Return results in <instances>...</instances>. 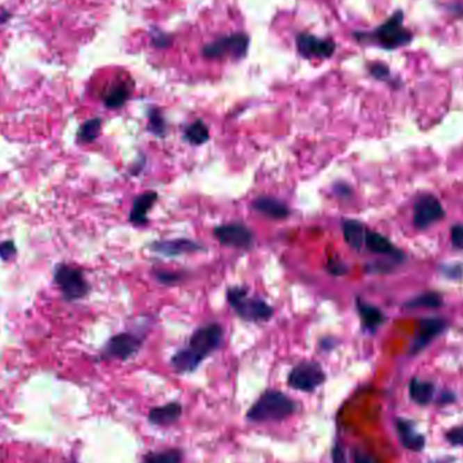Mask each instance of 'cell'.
Returning a JSON list of instances; mask_svg holds the SVG:
<instances>
[{
	"instance_id": "2",
	"label": "cell",
	"mask_w": 463,
	"mask_h": 463,
	"mask_svg": "<svg viewBox=\"0 0 463 463\" xmlns=\"http://www.w3.org/2000/svg\"><path fill=\"white\" fill-rule=\"evenodd\" d=\"M295 412L294 401L281 391L268 390L248 412V419L252 421H279Z\"/></svg>"
},
{
	"instance_id": "31",
	"label": "cell",
	"mask_w": 463,
	"mask_h": 463,
	"mask_svg": "<svg viewBox=\"0 0 463 463\" xmlns=\"http://www.w3.org/2000/svg\"><path fill=\"white\" fill-rule=\"evenodd\" d=\"M152 45L159 48V49H165L167 47L171 45V37L160 30L152 31Z\"/></svg>"
},
{
	"instance_id": "23",
	"label": "cell",
	"mask_w": 463,
	"mask_h": 463,
	"mask_svg": "<svg viewBox=\"0 0 463 463\" xmlns=\"http://www.w3.org/2000/svg\"><path fill=\"white\" fill-rule=\"evenodd\" d=\"M210 133L205 122L201 120L194 121L184 130V140L193 145H202L209 141Z\"/></svg>"
},
{
	"instance_id": "32",
	"label": "cell",
	"mask_w": 463,
	"mask_h": 463,
	"mask_svg": "<svg viewBox=\"0 0 463 463\" xmlns=\"http://www.w3.org/2000/svg\"><path fill=\"white\" fill-rule=\"evenodd\" d=\"M15 254H17V247H15L14 241L6 240V241L0 243V257L3 260H10L15 257Z\"/></svg>"
},
{
	"instance_id": "7",
	"label": "cell",
	"mask_w": 463,
	"mask_h": 463,
	"mask_svg": "<svg viewBox=\"0 0 463 463\" xmlns=\"http://www.w3.org/2000/svg\"><path fill=\"white\" fill-rule=\"evenodd\" d=\"M214 237L220 244L237 250H251L255 243L254 232L241 222L220 225L214 229Z\"/></svg>"
},
{
	"instance_id": "38",
	"label": "cell",
	"mask_w": 463,
	"mask_h": 463,
	"mask_svg": "<svg viewBox=\"0 0 463 463\" xmlns=\"http://www.w3.org/2000/svg\"><path fill=\"white\" fill-rule=\"evenodd\" d=\"M446 277H450V278H460L462 275V267L461 266H451L448 268H444L443 270Z\"/></svg>"
},
{
	"instance_id": "14",
	"label": "cell",
	"mask_w": 463,
	"mask_h": 463,
	"mask_svg": "<svg viewBox=\"0 0 463 463\" xmlns=\"http://www.w3.org/2000/svg\"><path fill=\"white\" fill-rule=\"evenodd\" d=\"M157 193L156 191H145L140 195H137L133 201V207L129 216V221L133 225L143 227L148 222V213L154 207L157 201Z\"/></svg>"
},
{
	"instance_id": "8",
	"label": "cell",
	"mask_w": 463,
	"mask_h": 463,
	"mask_svg": "<svg viewBox=\"0 0 463 463\" xmlns=\"http://www.w3.org/2000/svg\"><path fill=\"white\" fill-rule=\"evenodd\" d=\"M444 217V209L434 195H423L413 207V224L419 229H425Z\"/></svg>"
},
{
	"instance_id": "16",
	"label": "cell",
	"mask_w": 463,
	"mask_h": 463,
	"mask_svg": "<svg viewBox=\"0 0 463 463\" xmlns=\"http://www.w3.org/2000/svg\"><path fill=\"white\" fill-rule=\"evenodd\" d=\"M252 209L271 220H286L290 216L289 206L274 197H257Z\"/></svg>"
},
{
	"instance_id": "12",
	"label": "cell",
	"mask_w": 463,
	"mask_h": 463,
	"mask_svg": "<svg viewBox=\"0 0 463 463\" xmlns=\"http://www.w3.org/2000/svg\"><path fill=\"white\" fill-rule=\"evenodd\" d=\"M151 250L154 254L165 257H177L194 254L200 251H206L205 245L198 241L188 238H174V240H163L154 241L151 244Z\"/></svg>"
},
{
	"instance_id": "20",
	"label": "cell",
	"mask_w": 463,
	"mask_h": 463,
	"mask_svg": "<svg viewBox=\"0 0 463 463\" xmlns=\"http://www.w3.org/2000/svg\"><path fill=\"white\" fill-rule=\"evenodd\" d=\"M409 396L412 401L419 405H428L435 396V385L428 381L413 378L409 384Z\"/></svg>"
},
{
	"instance_id": "27",
	"label": "cell",
	"mask_w": 463,
	"mask_h": 463,
	"mask_svg": "<svg viewBox=\"0 0 463 463\" xmlns=\"http://www.w3.org/2000/svg\"><path fill=\"white\" fill-rule=\"evenodd\" d=\"M202 54L205 56L206 58H221L227 54H229V48H228V40L227 37L218 38L210 44H207L205 48L202 49Z\"/></svg>"
},
{
	"instance_id": "13",
	"label": "cell",
	"mask_w": 463,
	"mask_h": 463,
	"mask_svg": "<svg viewBox=\"0 0 463 463\" xmlns=\"http://www.w3.org/2000/svg\"><path fill=\"white\" fill-rule=\"evenodd\" d=\"M396 430L401 444L413 453H420L425 447V437L420 434L414 423L407 419L396 420Z\"/></svg>"
},
{
	"instance_id": "3",
	"label": "cell",
	"mask_w": 463,
	"mask_h": 463,
	"mask_svg": "<svg viewBox=\"0 0 463 463\" xmlns=\"http://www.w3.org/2000/svg\"><path fill=\"white\" fill-rule=\"evenodd\" d=\"M227 298L236 314L245 321L263 323L274 316L273 307L261 298L250 297L245 287H231L227 293Z\"/></svg>"
},
{
	"instance_id": "6",
	"label": "cell",
	"mask_w": 463,
	"mask_h": 463,
	"mask_svg": "<svg viewBox=\"0 0 463 463\" xmlns=\"http://www.w3.org/2000/svg\"><path fill=\"white\" fill-rule=\"evenodd\" d=\"M325 381L323 367L316 362H302L289 374V386L300 391H313Z\"/></svg>"
},
{
	"instance_id": "29",
	"label": "cell",
	"mask_w": 463,
	"mask_h": 463,
	"mask_svg": "<svg viewBox=\"0 0 463 463\" xmlns=\"http://www.w3.org/2000/svg\"><path fill=\"white\" fill-rule=\"evenodd\" d=\"M327 271L334 277H343L348 273V267L339 257H330L327 263Z\"/></svg>"
},
{
	"instance_id": "24",
	"label": "cell",
	"mask_w": 463,
	"mask_h": 463,
	"mask_svg": "<svg viewBox=\"0 0 463 463\" xmlns=\"http://www.w3.org/2000/svg\"><path fill=\"white\" fill-rule=\"evenodd\" d=\"M102 129V120L101 118H91L86 121L77 131V141L81 144H88L95 141L99 137Z\"/></svg>"
},
{
	"instance_id": "9",
	"label": "cell",
	"mask_w": 463,
	"mask_h": 463,
	"mask_svg": "<svg viewBox=\"0 0 463 463\" xmlns=\"http://www.w3.org/2000/svg\"><path fill=\"white\" fill-rule=\"evenodd\" d=\"M141 346H143V340L140 337H137L134 334L124 332V334L113 336L107 341L103 354L108 358L129 359L130 357H133L138 352Z\"/></svg>"
},
{
	"instance_id": "35",
	"label": "cell",
	"mask_w": 463,
	"mask_h": 463,
	"mask_svg": "<svg viewBox=\"0 0 463 463\" xmlns=\"http://www.w3.org/2000/svg\"><path fill=\"white\" fill-rule=\"evenodd\" d=\"M451 241L458 250H463V225H455L451 228Z\"/></svg>"
},
{
	"instance_id": "30",
	"label": "cell",
	"mask_w": 463,
	"mask_h": 463,
	"mask_svg": "<svg viewBox=\"0 0 463 463\" xmlns=\"http://www.w3.org/2000/svg\"><path fill=\"white\" fill-rule=\"evenodd\" d=\"M154 278L161 284H175L179 282L181 275L170 271H154Z\"/></svg>"
},
{
	"instance_id": "4",
	"label": "cell",
	"mask_w": 463,
	"mask_h": 463,
	"mask_svg": "<svg viewBox=\"0 0 463 463\" xmlns=\"http://www.w3.org/2000/svg\"><path fill=\"white\" fill-rule=\"evenodd\" d=\"M54 282L67 301H77L90 293V283L81 270L74 266L60 264L54 270Z\"/></svg>"
},
{
	"instance_id": "10",
	"label": "cell",
	"mask_w": 463,
	"mask_h": 463,
	"mask_svg": "<svg viewBox=\"0 0 463 463\" xmlns=\"http://www.w3.org/2000/svg\"><path fill=\"white\" fill-rule=\"evenodd\" d=\"M447 323L439 317H425L420 321L417 334L413 337L409 352L412 355L420 354L435 337L444 332Z\"/></svg>"
},
{
	"instance_id": "15",
	"label": "cell",
	"mask_w": 463,
	"mask_h": 463,
	"mask_svg": "<svg viewBox=\"0 0 463 463\" xmlns=\"http://www.w3.org/2000/svg\"><path fill=\"white\" fill-rule=\"evenodd\" d=\"M364 247L373 254L387 255V257H393L396 261H400L404 259V254L400 250H397L390 243L389 238H386L384 234H381L378 232L367 231L366 238H364Z\"/></svg>"
},
{
	"instance_id": "11",
	"label": "cell",
	"mask_w": 463,
	"mask_h": 463,
	"mask_svg": "<svg viewBox=\"0 0 463 463\" xmlns=\"http://www.w3.org/2000/svg\"><path fill=\"white\" fill-rule=\"evenodd\" d=\"M297 49L305 58H328L334 54L336 45L332 40H321L313 34L302 33L297 37Z\"/></svg>"
},
{
	"instance_id": "21",
	"label": "cell",
	"mask_w": 463,
	"mask_h": 463,
	"mask_svg": "<svg viewBox=\"0 0 463 463\" xmlns=\"http://www.w3.org/2000/svg\"><path fill=\"white\" fill-rule=\"evenodd\" d=\"M181 414V407L177 403H171L163 407H157L149 412V420L159 424V425H165L177 421Z\"/></svg>"
},
{
	"instance_id": "39",
	"label": "cell",
	"mask_w": 463,
	"mask_h": 463,
	"mask_svg": "<svg viewBox=\"0 0 463 463\" xmlns=\"http://www.w3.org/2000/svg\"><path fill=\"white\" fill-rule=\"evenodd\" d=\"M334 191L337 195H350L351 194V187L347 186L343 181H339L334 186Z\"/></svg>"
},
{
	"instance_id": "19",
	"label": "cell",
	"mask_w": 463,
	"mask_h": 463,
	"mask_svg": "<svg viewBox=\"0 0 463 463\" xmlns=\"http://www.w3.org/2000/svg\"><path fill=\"white\" fill-rule=\"evenodd\" d=\"M131 95V87L127 83H117L113 84L104 94H103V103L107 108H120L128 102Z\"/></svg>"
},
{
	"instance_id": "28",
	"label": "cell",
	"mask_w": 463,
	"mask_h": 463,
	"mask_svg": "<svg viewBox=\"0 0 463 463\" xmlns=\"http://www.w3.org/2000/svg\"><path fill=\"white\" fill-rule=\"evenodd\" d=\"M181 455L179 451L171 450V451H163V453H154L148 455L144 463H180Z\"/></svg>"
},
{
	"instance_id": "18",
	"label": "cell",
	"mask_w": 463,
	"mask_h": 463,
	"mask_svg": "<svg viewBox=\"0 0 463 463\" xmlns=\"http://www.w3.org/2000/svg\"><path fill=\"white\" fill-rule=\"evenodd\" d=\"M341 227H343V236H344L346 243L351 248L360 251L364 247V238H366V233H367L366 227L357 220H344Z\"/></svg>"
},
{
	"instance_id": "34",
	"label": "cell",
	"mask_w": 463,
	"mask_h": 463,
	"mask_svg": "<svg viewBox=\"0 0 463 463\" xmlns=\"http://www.w3.org/2000/svg\"><path fill=\"white\" fill-rule=\"evenodd\" d=\"M370 74L375 79H380V80H386L387 77L390 76L389 68L384 64H380V63L370 65Z\"/></svg>"
},
{
	"instance_id": "22",
	"label": "cell",
	"mask_w": 463,
	"mask_h": 463,
	"mask_svg": "<svg viewBox=\"0 0 463 463\" xmlns=\"http://www.w3.org/2000/svg\"><path fill=\"white\" fill-rule=\"evenodd\" d=\"M443 305V298L437 291H427L423 293L414 298L409 300L404 304V308L407 309H437Z\"/></svg>"
},
{
	"instance_id": "37",
	"label": "cell",
	"mask_w": 463,
	"mask_h": 463,
	"mask_svg": "<svg viewBox=\"0 0 463 463\" xmlns=\"http://www.w3.org/2000/svg\"><path fill=\"white\" fill-rule=\"evenodd\" d=\"M332 463H347L344 450L339 444L334 446V451H332Z\"/></svg>"
},
{
	"instance_id": "40",
	"label": "cell",
	"mask_w": 463,
	"mask_h": 463,
	"mask_svg": "<svg viewBox=\"0 0 463 463\" xmlns=\"http://www.w3.org/2000/svg\"><path fill=\"white\" fill-rule=\"evenodd\" d=\"M454 401H455V396L450 391H444L439 398V404H443V405L448 404V403H454Z\"/></svg>"
},
{
	"instance_id": "17",
	"label": "cell",
	"mask_w": 463,
	"mask_h": 463,
	"mask_svg": "<svg viewBox=\"0 0 463 463\" xmlns=\"http://www.w3.org/2000/svg\"><path fill=\"white\" fill-rule=\"evenodd\" d=\"M357 308H358V313H359L360 320H362L363 330H366L368 332H375V330L384 324V321H385L384 313L377 307L363 301L360 297L357 298Z\"/></svg>"
},
{
	"instance_id": "36",
	"label": "cell",
	"mask_w": 463,
	"mask_h": 463,
	"mask_svg": "<svg viewBox=\"0 0 463 463\" xmlns=\"http://www.w3.org/2000/svg\"><path fill=\"white\" fill-rule=\"evenodd\" d=\"M352 461H354V463H378V461L373 455H370L368 453L362 451V450H354Z\"/></svg>"
},
{
	"instance_id": "33",
	"label": "cell",
	"mask_w": 463,
	"mask_h": 463,
	"mask_svg": "<svg viewBox=\"0 0 463 463\" xmlns=\"http://www.w3.org/2000/svg\"><path fill=\"white\" fill-rule=\"evenodd\" d=\"M446 439L450 444L453 446H460L463 447V425L462 427H455L451 428L447 434H446Z\"/></svg>"
},
{
	"instance_id": "25",
	"label": "cell",
	"mask_w": 463,
	"mask_h": 463,
	"mask_svg": "<svg viewBox=\"0 0 463 463\" xmlns=\"http://www.w3.org/2000/svg\"><path fill=\"white\" fill-rule=\"evenodd\" d=\"M228 40V48H229V54L233 58H243L250 47V37L244 33H236L227 37Z\"/></svg>"
},
{
	"instance_id": "5",
	"label": "cell",
	"mask_w": 463,
	"mask_h": 463,
	"mask_svg": "<svg viewBox=\"0 0 463 463\" xmlns=\"http://www.w3.org/2000/svg\"><path fill=\"white\" fill-rule=\"evenodd\" d=\"M374 41L385 49H396L407 45L412 40V34L403 26V13H396L384 25L380 26L371 34Z\"/></svg>"
},
{
	"instance_id": "26",
	"label": "cell",
	"mask_w": 463,
	"mask_h": 463,
	"mask_svg": "<svg viewBox=\"0 0 463 463\" xmlns=\"http://www.w3.org/2000/svg\"><path fill=\"white\" fill-rule=\"evenodd\" d=\"M147 130L151 131L154 136H157V137L165 136L167 124H165V120H164V117H163V114L159 108H151L149 110Z\"/></svg>"
},
{
	"instance_id": "1",
	"label": "cell",
	"mask_w": 463,
	"mask_h": 463,
	"mask_svg": "<svg viewBox=\"0 0 463 463\" xmlns=\"http://www.w3.org/2000/svg\"><path fill=\"white\" fill-rule=\"evenodd\" d=\"M222 336L224 330L217 323H210L198 328L191 334L187 347L181 348L172 357V367L179 373L194 371L221 346Z\"/></svg>"
}]
</instances>
